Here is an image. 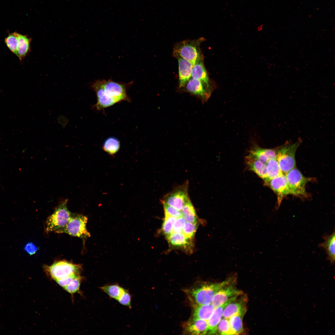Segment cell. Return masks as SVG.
Wrapping results in <instances>:
<instances>
[{
  "label": "cell",
  "mask_w": 335,
  "mask_h": 335,
  "mask_svg": "<svg viewBox=\"0 0 335 335\" xmlns=\"http://www.w3.org/2000/svg\"><path fill=\"white\" fill-rule=\"evenodd\" d=\"M132 297L128 291L125 289L117 301L121 305L131 308Z\"/></svg>",
  "instance_id": "cell-34"
},
{
  "label": "cell",
  "mask_w": 335,
  "mask_h": 335,
  "mask_svg": "<svg viewBox=\"0 0 335 335\" xmlns=\"http://www.w3.org/2000/svg\"><path fill=\"white\" fill-rule=\"evenodd\" d=\"M245 161L248 168L266 181L267 180L266 164L249 154Z\"/></svg>",
  "instance_id": "cell-17"
},
{
  "label": "cell",
  "mask_w": 335,
  "mask_h": 335,
  "mask_svg": "<svg viewBox=\"0 0 335 335\" xmlns=\"http://www.w3.org/2000/svg\"><path fill=\"white\" fill-rule=\"evenodd\" d=\"M67 200L61 203L53 213L47 219L45 223V230L47 232L57 233L67 224L72 214L67 207Z\"/></svg>",
  "instance_id": "cell-6"
},
{
  "label": "cell",
  "mask_w": 335,
  "mask_h": 335,
  "mask_svg": "<svg viewBox=\"0 0 335 335\" xmlns=\"http://www.w3.org/2000/svg\"><path fill=\"white\" fill-rule=\"evenodd\" d=\"M120 147L119 140L115 137H111L107 139L104 141L102 148L104 150L110 155L116 154Z\"/></svg>",
  "instance_id": "cell-27"
},
{
  "label": "cell",
  "mask_w": 335,
  "mask_h": 335,
  "mask_svg": "<svg viewBox=\"0 0 335 335\" xmlns=\"http://www.w3.org/2000/svg\"><path fill=\"white\" fill-rule=\"evenodd\" d=\"M324 242L320 244L319 246L323 248L326 251L328 255V259L331 264L335 262V232L331 234L325 235L323 236Z\"/></svg>",
  "instance_id": "cell-20"
},
{
  "label": "cell",
  "mask_w": 335,
  "mask_h": 335,
  "mask_svg": "<svg viewBox=\"0 0 335 335\" xmlns=\"http://www.w3.org/2000/svg\"><path fill=\"white\" fill-rule=\"evenodd\" d=\"M188 190V181H187L165 195L161 202L181 211L185 203L190 199Z\"/></svg>",
  "instance_id": "cell-9"
},
{
  "label": "cell",
  "mask_w": 335,
  "mask_h": 335,
  "mask_svg": "<svg viewBox=\"0 0 335 335\" xmlns=\"http://www.w3.org/2000/svg\"><path fill=\"white\" fill-rule=\"evenodd\" d=\"M92 87L96 93L97 102L93 106L99 110L103 109L123 101H130L124 85L111 80H97Z\"/></svg>",
  "instance_id": "cell-1"
},
{
  "label": "cell",
  "mask_w": 335,
  "mask_h": 335,
  "mask_svg": "<svg viewBox=\"0 0 335 335\" xmlns=\"http://www.w3.org/2000/svg\"><path fill=\"white\" fill-rule=\"evenodd\" d=\"M4 42L10 51L16 55L18 44V33L15 32L9 34L5 38Z\"/></svg>",
  "instance_id": "cell-29"
},
{
  "label": "cell",
  "mask_w": 335,
  "mask_h": 335,
  "mask_svg": "<svg viewBox=\"0 0 335 335\" xmlns=\"http://www.w3.org/2000/svg\"><path fill=\"white\" fill-rule=\"evenodd\" d=\"M31 39L27 35L18 33V44L16 55L20 60L23 59L31 50Z\"/></svg>",
  "instance_id": "cell-19"
},
{
  "label": "cell",
  "mask_w": 335,
  "mask_h": 335,
  "mask_svg": "<svg viewBox=\"0 0 335 335\" xmlns=\"http://www.w3.org/2000/svg\"><path fill=\"white\" fill-rule=\"evenodd\" d=\"M44 269L47 275L55 281L68 276L80 274L82 266L65 260L57 261L50 266L45 265Z\"/></svg>",
  "instance_id": "cell-4"
},
{
  "label": "cell",
  "mask_w": 335,
  "mask_h": 335,
  "mask_svg": "<svg viewBox=\"0 0 335 335\" xmlns=\"http://www.w3.org/2000/svg\"><path fill=\"white\" fill-rule=\"evenodd\" d=\"M231 279L213 283H198L185 290L193 306L211 304L214 296L221 288L230 284Z\"/></svg>",
  "instance_id": "cell-2"
},
{
  "label": "cell",
  "mask_w": 335,
  "mask_h": 335,
  "mask_svg": "<svg viewBox=\"0 0 335 335\" xmlns=\"http://www.w3.org/2000/svg\"><path fill=\"white\" fill-rule=\"evenodd\" d=\"M184 332L191 335H203L207 333V321L192 318L185 323L183 327Z\"/></svg>",
  "instance_id": "cell-13"
},
{
  "label": "cell",
  "mask_w": 335,
  "mask_h": 335,
  "mask_svg": "<svg viewBox=\"0 0 335 335\" xmlns=\"http://www.w3.org/2000/svg\"><path fill=\"white\" fill-rule=\"evenodd\" d=\"M249 154L266 164L270 159H276V149H264L255 144L249 150Z\"/></svg>",
  "instance_id": "cell-16"
},
{
  "label": "cell",
  "mask_w": 335,
  "mask_h": 335,
  "mask_svg": "<svg viewBox=\"0 0 335 335\" xmlns=\"http://www.w3.org/2000/svg\"><path fill=\"white\" fill-rule=\"evenodd\" d=\"M169 243L173 246L185 248L189 245V239L183 233H172L167 238Z\"/></svg>",
  "instance_id": "cell-26"
},
{
  "label": "cell",
  "mask_w": 335,
  "mask_h": 335,
  "mask_svg": "<svg viewBox=\"0 0 335 335\" xmlns=\"http://www.w3.org/2000/svg\"><path fill=\"white\" fill-rule=\"evenodd\" d=\"M191 78L199 80L210 88V81L207 72L204 66L203 57L193 65Z\"/></svg>",
  "instance_id": "cell-18"
},
{
  "label": "cell",
  "mask_w": 335,
  "mask_h": 335,
  "mask_svg": "<svg viewBox=\"0 0 335 335\" xmlns=\"http://www.w3.org/2000/svg\"><path fill=\"white\" fill-rule=\"evenodd\" d=\"M163 204L165 214L176 218L182 217L181 211L164 203Z\"/></svg>",
  "instance_id": "cell-35"
},
{
  "label": "cell",
  "mask_w": 335,
  "mask_h": 335,
  "mask_svg": "<svg viewBox=\"0 0 335 335\" xmlns=\"http://www.w3.org/2000/svg\"><path fill=\"white\" fill-rule=\"evenodd\" d=\"M237 297L235 296L231 298L222 305L215 308L212 315L207 321L208 330L207 334H216L217 332V325L222 317L224 309L229 304L235 300Z\"/></svg>",
  "instance_id": "cell-14"
},
{
  "label": "cell",
  "mask_w": 335,
  "mask_h": 335,
  "mask_svg": "<svg viewBox=\"0 0 335 335\" xmlns=\"http://www.w3.org/2000/svg\"><path fill=\"white\" fill-rule=\"evenodd\" d=\"M265 184L269 186L276 194L277 197L276 208H278L284 197L290 194L285 175L283 174L271 179Z\"/></svg>",
  "instance_id": "cell-10"
},
{
  "label": "cell",
  "mask_w": 335,
  "mask_h": 335,
  "mask_svg": "<svg viewBox=\"0 0 335 335\" xmlns=\"http://www.w3.org/2000/svg\"><path fill=\"white\" fill-rule=\"evenodd\" d=\"M25 250L30 255L34 254L37 250V247L32 243H28L25 246Z\"/></svg>",
  "instance_id": "cell-38"
},
{
  "label": "cell",
  "mask_w": 335,
  "mask_h": 335,
  "mask_svg": "<svg viewBox=\"0 0 335 335\" xmlns=\"http://www.w3.org/2000/svg\"><path fill=\"white\" fill-rule=\"evenodd\" d=\"M197 229L196 223L186 222L184 226L182 233L187 239H191L194 236Z\"/></svg>",
  "instance_id": "cell-33"
},
{
  "label": "cell",
  "mask_w": 335,
  "mask_h": 335,
  "mask_svg": "<svg viewBox=\"0 0 335 335\" xmlns=\"http://www.w3.org/2000/svg\"><path fill=\"white\" fill-rule=\"evenodd\" d=\"M176 219L173 225L172 233H181L185 223V221L182 217Z\"/></svg>",
  "instance_id": "cell-36"
},
{
  "label": "cell",
  "mask_w": 335,
  "mask_h": 335,
  "mask_svg": "<svg viewBox=\"0 0 335 335\" xmlns=\"http://www.w3.org/2000/svg\"><path fill=\"white\" fill-rule=\"evenodd\" d=\"M80 275H81V274L73 275L65 278L59 279L56 282L59 285L64 288L65 287L69 284L73 280Z\"/></svg>",
  "instance_id": "cell-37"
},
{
  "label": "cell",
  "mask_w": 335,
  "mask_h": 335,
  "mask_svg": "<svg viewBox=\"0 0 335 335\" xmlns=\"http://www.w3.org/2000/svg\"><path fill=\"white\" fill-rule=\"evenodd\" d=\"M83 278L81 275L76 278L63 288L73 296L74 293L79 291L81 284Z\"/></svg>",
  "instance_id": "cell-31"
},
{
  "label": "cell",
  "mask_w": 335,
  "mask_h": 335,
  "mask_svg": "<svg viewBox=\"0 0 335 335\" xmlns=\"http://www.w3.org/2000/svg\"><path fill=\"white\" fill-rule=\"evenodd\" d=\"M188 93L195 96L203 101H206L211 95V91L204 84L200 81L191 78L183 88Z\"/></svg>",
  "instance_id": "cell-11"
},
{
  "label": "cell",
  "mask_w": 335,
  "mask_h": 335,
  "mask_svg": "<svg viewBox=\"0 0 335 335\" xmlns=\"http://www.w3.org/2000/svg\"><path fill=\"white\" fill-rule=\"evenodd\" d=\"M178 65L179 87L183 88L191 78L193 65L190 62L180 57L176 58Z\"/></svg>",
  "instance_id": "cell-15"
},
{
  "label": "cell",
  "mask_w": 335,
  "mask_h": 335,
  "mask_svg": "<svg viewBox=\"0 0 335 335\" xmlns=\"http://www.w3.org/2000/svg\"><path fill=\"white\" fill-rule=\"evenodd\" d=\"M203 40L201 38L193 40H185L177 43L173 47V56L176 58H181L194 65L203 57L200 45Z\"/></svg>",
  "instance_id": "cell-3"
},
{
  "label": "cell",
  "mask_w": 335,
  "mask_h": 335,
  "mask_svg": "<svg viewBox=\"0 0 335 335\" xmlns=\"http://www.w3.org/2000/svg\"><path fill=\"white\" fill-rule=\"evenodd\" d=\"M244 314L240 313L234 315L228 319L234 335L240 334L243 332L242 318Z\"/></svg>",
  "instance_id": "cell-28"
},
{
  "label": "cell",
  "mask_w": 335,
  "mask_h": 335,
  "mask_svg": "<svg viewBox=\"0 0 335 335\" xmlns=\"http://www.w3.org/2000/svg\"><path fill=\"white\" fill-rule=\"evenodd\" d=\"M194 311L193 318L207 321L212 315L215 308L211 304L193 306Z\"/></svg>",
  "instance_id": "cell-21"
},
{
  "label": "cell",
  "mask_w": 335,
  "mask_h": 335,
  "mask_svg": "<svg viewBox=\"0 0 335 335\" xmlns=\"http://www.w3.org/2000/svg\"><path fill=\"white\" fill-rule=\"evenodd\" d=\"M87 221L85 216L72 214L66 226L57 233H66L83 239L87 238L90 236L86 229Z\"/></svg>",
  "instance_id": "cell-8"
},
{
  "label": "cell",
  "mask_w": 335,
  "mask_h": 335,
  "mask_svg": "<svg viewBox=\"0 0 335 335\" xmlns=\"http://www.w3.org/2000/svg\"><path fill=\"white\" fill-rule=\"evenodd\" d=\"M233 301L226 306L224 309L222 317L229 319L232 316L240 313L244 314L245 309L243 302Z\"/></svg>",
  "instance_id": "cell-22"
},
{
  "label": "cell",
  "mask_w": 335,
  "mask_h": 335,
  "mask_svg": "<svg viewBox=\"0 0 335 335\" xmlns=\"http://www.w3.org/2000/svg\"><path fill=\"white\" fill-rule=\"evenodd\" d=\"M229 285L221 288L215 295L211 303L214 308L222 305L231 298L238 296L242 293L241 291Z\"/></svg>",
  "instance_id": "cell-12"
},
{
  "label": "cell",
  "mask_w": 335,
  "mask_h": 335,
  "mask_svg": "<svg viewBox=\"0 0 335 335\" xmlns=\"http://www.w3.org/2000/svg\"><path fill=\"white\" fill-rule=\"evenodd\" d=\"M176 219L175 217L165 214L162 230L167 238L172 234L173 225Z\"/></svg>",
  "instance_id": "cell-30"
},
{
  "label": "cell",
  "mask_w": 335,
  "mask_h": 335,
  "mask_svg": "<svg viewBox=\"0 0 335 335\" xmlns=\"http://www.w3.org/2000/svg\"><path fill=\"white\" fill-rule=\"evenodd\" d=\"M100 288L110 298L116 300L125 289L117 284L105 285Z\"/></svg>",
  "instance_id": "cell-25"
},
{
  "label": "cell",
  "mask_w": 335,
  "mask_h": 335,
  "mask_svg": "<svg viewBox=\"0 0 335 335\" xmlns=\"http://www.w3.org/2000/svg\"><path fill=\"white\" fill-rule=\"evenodd\" d=\"M301 141L287 143L276 149V159L283 174L286 175L296 167L295 155Z\"/></svg>",
  "instance_id": "cell-5"
},
{
  "label": "cell",
  "mask_w": 335,
  "mask_h": 335,
  "mask_svg": "<svg viewBox=\"0 0 335 335\" xmlns=\"http://www.w3.org/2000/svg\"><path fill=\"white\" fill-rule=\"evenodd\" d=\"M290 194L301 199L308 198L310 195L306 192V185L312 179L304 176L297 169L294 168L285 175Z\"/></svg>",
  "instance_id": "cell-7"
},
{
  "label": "cell",
  "mask_w": 335,
  "mask_h": 335,
  "mask_svg": "<svg viewBox=\"0 0 335 335\" xmlns=\"http://www.w3.org/2000/svg\"><path fill=\"white\" fill-rule=\"evenodd\" d=\"M217 331L221 335H234L231 329L228 319L223 318L219 323Z\"/></svg>",
  "instance_id": "cell-32"
},
{
  "label": "cell",
  "mask_w": 335,
  "mask_h": 335,
  "mask_svg": "<svg viewBox=\"0 0 335 335\" xmlns=\"http://www.w3.org/2000/svg\"><path fill=\"white\" fill-rule=\"evenodd\" d=\"M267 180L266 183L271 179L283 174L276 159H271L266 164Z\"/></svg>",
  "instance_id": "cell-23"
},
{
  "label": "cell",
  "mask_w": 335,
  "mask_h": 335,
  "mask_svg": "<svg viewBox=\"0 0 335 335\" xmlns=\"http://www.w3.org/2000/svg\"><path fill=\"white\" fill-rule=\"evenodd\" d=\"M182 217L186 222L196 223L197 216L190 199L185 203L181 211Z\"/></svg>",
  "instance_id": "cell-24"
}]
</instances>
